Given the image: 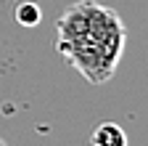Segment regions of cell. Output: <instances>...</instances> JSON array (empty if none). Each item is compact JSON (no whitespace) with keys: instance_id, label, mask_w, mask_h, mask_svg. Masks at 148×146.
Here are the masks:
<instances>
[{"instance_id":"7a4b0ae2","label":"cell","mask_w":148,"mask_h":146,"mask_svg":"<svg viewBox=\"0 0 148 146\" xmlns=\"http://www.w3.org/2000/svg\"><path fill=\"white\" fill-rule=\"evenodd\" d=\"M92 146H127V133L116 122H101L92 130Z\"/></svg>"},{"instance_id":"6da1fadb","label":"cell","mask_w":148,"mask_h":146,"mask_svg":"<svg viewBox=\"0 0 148 146\" xmlns=\"http://www.w3.org/2000/svg\"><path fill=\"white\" fill-rule=\"evenodd\" d=\"M127 48L122 16L101 0H77L56 19V51L90 85L116 75Z\"/></svg>"},{"instance_id":"277c9868","label":"cell","mask_w":148,"mask_h":146,"mask_svg":"<svg viewBox=\"0 0 148 146\" xmlns=\"http://www.w3.org/2000/svg\"><path fill=\"white\" fill-rule=\"evenodd\" d=\"M0 146H8V143H5V141H3V138H0Z\"/></svg>"},{"instance_id":"3957f363","label":"cell","mask_w":148,"mask_h":146,"mask_svg":"<svg viewBox=\"0 0 148 146\" xmlns=\"http://www.w3.org/2000/svg\"><path fill=\"white\" fill-rule=\"evenodd\" d=\"M16 21L18 24H27V27L37 24V21H40V8H37L34 3H21V6L16 8Z\"/></svg>"}]
</instances>
